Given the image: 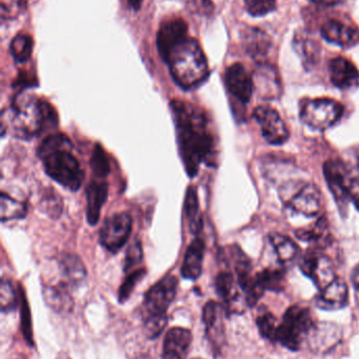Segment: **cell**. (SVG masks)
I'll list each match as a JSON object with an SVG mask.
<instances>
[{
  "mask_svg": "<svg viewBox=\"0 0 359 359\" xmlns=\"http://www.w3.org/2000/svg\"><path fill=\"white\" fill-rule=\"evenodd\" d=\"M244 44L247 52L254 59L265 57L271 48V39L265 32L256 27H248L244 32Z\"/></svg>",
  "mask_w": 359,
  "mask_h": 359,
  "instance_id": "obj_23",
  "label": "cell"
},
{
  "mask_svg": "<svg viewBox=\"0 0 359 359\" xmlns=\"http://www.w3.org/2000/svg\"><path fill=\"white\" fill-rule=\"evenodd\" d=\"M314 4H322V6H334V4H339L341 2H345L346 0H310Z\"/></svg>",
  "mask_w": 359,
  "mask_h": 359,
  "instance_id": "obj_43",
  "label": "cell"
},
{
  "mask_svg": "<svg viewBox=\"0 0 359 359\" xmlns=\"http://www.w3.org/2000/svg\"><path fill=\"white\" fill-rule=\"evenodd\" d=\"M145 270L143 269V268L134 270V271L128 274L126 280L122 283V287H120L119 299L122 303L130 297V295L132 294L133 290H134L136 285L143 280V278H145Z\"/></svg>",
  "mask_w": 359,
  "mask_h": 359,
  "instance_id": "obj_35",
  "label": "cell"
},
{
  "mask_svg": "<svg viewBox=\"0 0 359 359\" xmlns=\"http://www.w3.org/2000/svg\"><path fill=\"white\" fill-rule=\"evenodd\" d=\"M61 268L67 278V284L72 286L80 284L86 278V268L75 255H67L61 261Z\"/></svg>",
  "mask_w": 359,
  "mask_h": 359,
  "instance_id": "obj_29",
  "label": "cell"
},
{
  "mask_svg": "<svg viewBox=\"0 0 359 359\" xmlns=\"http://www.w3.org/2000/svg\"><path fill=\"white\" fill-rule=\"evenodd\" d=\"M352 284L355 287L356 290L359 291V265L356 266L352 272Z\"/></svg>",
  "mask_w": 359,
  "mask_h": 359,
  "instance_id": "obj_44",
  "label": "cell"
},
{
  "mask_svg": "<svg viewBox=\"0 0 359 359\" xmlns=\"http://www.w3.org/2000/svg\"><path fill=\"white\" fill-rule=\"evenodd\" d=\"M193 337L191 331L185 328L170 329L164 337L162 359H185L189 353Z\"/></svg>",
  "mask_w": 359,
  "mask_h": 359,
  "instance_id": "obj_17",
  "label": "cell"
},
{
  "mask_svg": "<svg viewBox=\"0 0 359 359\" xmlns=\"http://www.w3.org/2000/svg\"><path fill=\"white\" fill-rule=\"evenodd\" d=\"M185 213L189 222L190 230L197 236L202 229V217L200 212L197 189L194 186H190L185 194Z\"/></svg>",
  "mask_w": 359,
  "mask_h": 359,
  "instance_id": "obj_27",
  "label": "cell"
},
{
  "mask_svg": "<svg viewBox=\"0 0 359 359\" xmlns=\"http://www.w3.org/2000/svg\"><path fill=\"white\" fill-rule=\"evenodd\" d=\"M215 289L217 294L223 301V306L228 312L231 310L232 304L235 303L238 297L235 278L231 272H221L215 280Z\"/></svg>",
  "mask_w": 359,
  "mask_h": 359,
  "instance_id": "obj_26",
  "label": "cell"
},
{
  "mask_svg": "<svg viewBox=\"0 0 359 359\" xmlns=\"http://www.w3.org/2000/svg\"><path fill=\"white\" fill-rule=\"evenodd\" d=\"M301 272L313 280L320 290L328 286L337 278L330 257L318 251L308 252L299 262Z\"/></svg>",
  "mask_w": 359,
  "mask_h": 359,
  "instance_id": "obj_12",
  "label": "cell"
},
{
  "mask_svg": "<svg viewBox=\"0 0 359 359\" xmlns=\"http://www.w3.org/2000/svg\"><path fill=\"white\" fill-rule=\"evenodd\" d=\"M46 175L63 187L76 191L81 187L84 174L77 158L73 155V144L63 134H52L42 141L37 151Z\"/></svg>",
  "mask_w": 359,
  "mask_h": 359,
  "instance_id": "obj_2",
  "label": "cell"
},
{
  "mask_svg": "<svg viewBox=\"0 0 359 359\" xmlns=\"http://www.w3.org/2000/svg\"><path fill=\"white\" fill-rule=\"evenodd\" d=\"M328 232V223L325 217H320L314 225L307 228H301L295 232L297 238L306 242H318L326 238Z\"/></svg>",
  "mask_w": 359,
  "mask_h": 359,
  "instance_id": "obj_32",
  "label": "cell"
},
{
  "mask_svg": "<svg viewBox=\"0 0 359 359\" xmlns=\"http://www.w3.org/2000/svg\"><path fill=\"white\" fill-rule=\"evenodd\" d=\"M225 82L230 94L242 104H246L252 98L254 82L242 63H234L228 67Z\"/></svg>",
  "mask_w": 359,
  "mask_h": 359,
  "instance_id": "obj_16",
  "label": "cell"
},
{
  "mask_svg": "<svg viewBox=\"0 0 359 359\" xmlns=\"http://www.w3.org/2000/svg\"><path fill=\"white\" fill-rule=\"evenodd\" d=\"M12 113L13 128L19 138H33L58 124V117L52 105L27 95L15 98Z\"/></svg>",
  "mask_w": 359,
  "mask_h": 359,
  "instance_id": "obj_3",
  "label": "cell"
},
{
  "mask_svg": "<svg viewBox=\"0 0 359 359\" xmlns=\"http://www.w3.org/2000/svg\"><path fill=\"white\" fill-rule=\"evenodd\" d=\"M313 324L309 309L299 305L292 306L287 310L278 327L276 341L291 351H297Z\"/></svg>",
  "mask_w": 359,
  "mask_h": 359,
  "instance_id": "obj_6",
  "label": "cell"
},
{
  "mask_svg": "<svg viewBox=\"0 0 359 359\" xmlns=\"http://www.w3.org/2000/svg\"><path fill=\"white\" fill-rule=\"evenodd\" d=\"M173 79L185 90L196 88L209 76L206 56L196 40L187 38L179 44L168 62Z\"/></svg>",
  "mask_w": 359,
  "mask_h": 359,
  "instance_id": "obj_4",
  "label": "cell"
},
{
  "mask_svg": "<svg viewBox=\"0 0 359 359\" xmlns=\"http://www.w3.org/2000/svg\"><path fill=\"white\" fill-rule=\"evenodd\" d=\"M34 42L31 36L19 34L11 42L10 50L16 62H27L33 52Z\"/></svg>",
  "mask_w": 359,
  "mask_h": 359,
  "instance_id": "obj_30",
  "label": "cell"
},
{
  "mask_svg": "<svg viewBox=\"0 0 359 359\" xmlns=\"http://www.w3.org/2000/svg\"><path fill=\"white\" fill-rule=\"evenodd\" d=\"M86 194V219L90 225L98 223L100 211L109 194V185L103 180H95L89 184Z\"/></svg>",
  "mask_w": 359,
  "mask_h": 359,
  "instance_id": "obj_21",
  "label": "cell"
},
{
  "mask_svg": "<svg viewBox=\"0 0 359 359\" xmlns=\"http://www.w3.org/2000/svg\"><path fill=\"white\" fill-rule=\"evenodd\" d=\"M331 82L339 90H348L359 86L358 67L344 57H337L329 63Z\"/></svg>",
  "mask_w": 359,
  "mask_h": 359,
  "instance_id": "obj_18",
  "label": "cell"
},
{
  "mask_svg": "<svg viewBox=\"0 0 359 359\" xmlns=\"http://www.w3.org/2000/svg\"><path fill=\"white\" fill-rule=\"evenodd\" d=\"M27 212V207L23 203L18 202L10 198L6 194H1V221L8 219H20Z\"/></svg>",
  "mask_w": 359,
  "mask_h": 359,
  "instance_id": "obj_33",
  "label": "cell"
},
{
  "mask_svg": "<svg viewBox=\"0 0 359 359\" xmlns=\"http://www.w3.org/2000/svg\"><path fill=\"white\" fill-rule=\"evenodd\" d=\"M206 244L200 238H194L185 251V259L181 266V274L187 280H195L202 271Z\"/></svg>",
  "mask_w": 359,
  "mask_h": 359,
  "instance_id": "obj_22",
  "label": "cell"
},
{
  "mask_svg": "<svg viewBox=\"0 0 359 359\" xmlns=\"http://www.w3.org/2000/svg\"><path fill=\"white\" fill-rule=\"evenodd\" d=\"M280 198L291 210L308 217H316L322 210V194L311 183L287 182L282 186Z\"/></svg>",
  "mask_w": 359,
  "mask_h": 359,
  "instance_id": "obj_5",
  "label": "cell"
},
{
  "mask_svg": "<svg viewBox=\"0 0 359 359\" xmlns=\"http://www.w3.org/2000/svg\"><path fill=\"white\" fill-rule=\"evenodd\" d=\"M195 359H202V358H195Z\"/></svg>",
  "mask_w": 359,
  "mask_h": 359,
  "instance_id": "obj_47",
  "label": "cell"
},
{
  "mask_svg": "<svg viewBox=\"0 0 359 359\" xmlns=\"http://www.w3.org/2000/svg\"><path fill=\"white\" fill-rule=\"evenodd\" d=\"M343 105L333 99H305L301 103L299 117L313 130H326L343 117Z\"/></svg>",
  "mask_w": 359,
  "mask_h": 359,
  "instance_id": "obj_7",
  "label": "cell"
},
{
  "mask_svg": "<svg viewBox=\"0 0 359 359\" xmlns=\"http://www.w3.org/2000/svg\"><path fill=\"white\" fill-rule=\"evenodd\" d=\"M188 38V25L183 19L174 18L162 23L157 34L159 55L166 62L173 50Z\"/></svg>",
  "mask_w": 359,
  "mask_h": 359,
  "instance_id": "obj_15",
  "label": "cell"
},
{
  "mask_svg": "<svg viewBox=\"0 0 359 359\" xmlns=\"http://www.w3.org/2000/svg\"><path fill=\"white\" fill-rule=\"evenodd\" d=\"M143 253L139 241L133 243L126 251V262H124V271L129 272L136 267L143 261Z\"/></svg>",
  "mask_w": 359,
  "mask_h": 359,
  "instance_id": "obj_38",
  "label": "cell"
},
{
  "mask_svg": "<svg viewBox=\"0 0 359 359\" xmlns=\"http://www.w3.org/2000/svg\"><path fill=\"white\" fill-rule=\"evenodd\" d=\"M42 204H44V210L48 212V215H60L63 205H61L60 198H58V196H48L42 201Z\"/></svg>",
  "mask_w": 359,
  "mask_h": 359,
  "instance_id": "obj_41",
  "label": "cell"
},
{
  "mask_svg": "<svg viewBox=\"0 0 359 359\" xmlns=\"http://www.w3.org/2000/svg\"><path fill=\"white\" fill-rule=\"evenodd\" d=\"M349 303V289L343 278H337L332 283L320 290L316 305L322 310H339Z\"/></svg>",
  "mask_w": 359,
  "mask_h": 359,
  "instance_id": "obj_19",
  "label": "cell"
},
{
  "mask_svg": "<svg viewBox=\"0 0 359 359\" xmlns=\"http://www.w3.org/2000/svg\"><path fill=\"white\" fill-rule=\"evenodd\" d=\"M132 232V217L129 213H115L105 219L99 232L100 244L112 253L118 252L128 242Z\"/></svg>",
  "mask_w": 359,
  "mask_h": 359,
  "instance_id": "obj_10",
  "label": "cell"
},
{
  "mask_svg": "<svg viewBox=\"0 0 359 359\" xmlns=\"http://www.w3.org/2000/svg\"><path fill=\"white\" fill-rule=\"evenodd\" d=\"M257 284L263 291L282 292L286 285L285 272L280 269H265L255 276Z\"/></svg>",
  "mask_w": 359,
  "mask_h": 359,
  "instance_id": "obj_28",
  "label": "cell"
},
{
  "mask_svg": "<svg viewBox=\"0 0 359 359\" xmlns=\"http://www.w3.org/2000/svg\"><path fill=\"white\" fill-rule=\"evenodd\" d=\"M253 116L261 126V134L268 143L282 145L289 140L290 133L276 109L261 105L255 109Z\"/></svg>",
  "mask_w": 359,
  "mask_h": 359,
  "instance_id": "obj_11",
  "label": "cell"
},
{
  "mask_svg": "<svg viewBox=\"0 0 359 359\" xmlns=\"http://www.w3.org/2000/svg\"><path fill=\"white\" fill-rule=\"evenodd\" d=\"M90 163L93 172L98 179L105 178L111 172L109 157L100 144L95 145Z\"/></svg>",
  "mask_w": 359,
  "mask_h": 359,
  "instance_id": "obj_31",
  "label": "cell"
},
{
  "mask_svg": "<svg viewBox=\"0 0 359 359\" xmlns=\"http://www.w3.org/2000/svg\"><path fill=\"white\" fill-rule=\"evenodd\" d=\"M178 280L174 276H166L149 289L143 299L145 320L168 318L167 311L175 299Z\"/></svg>",
  "mask_w": 359,
  "mask_h": 359,
  "instance_id": "obj_8",
  "label": "cell"
},
{
  "mask_svg": "<svg viewBox=\"0 0 359 359\" xmlns=\"http://www.w3.org/2000/svg\"><path fill=\"white\" fill-rule=\"evenodd\" d=\"M227 314L223 304L210 301L202 310V320L206 326V334L215 354H219L226 345V330L223 318Z\"/></svg>",
  "mask_w": 359,
  "mask_h": 359,
  "instance_id": "obj_13",
  "label": "cell"
},
{
  "mask_svg": "<svg viewBox=\"0 0 359 359\" xmlns=\"http://www.w3.org/2000/svg\"><path fill=\"white\" fill-rule=\"evenodd\" d=\"M270 243L275 250L278 259L282 264H289L299 259V247L294 241L280 233H271L269 236Z\"/></svg>",
  "mask_w": 359,
  "mask_h": 359,
  "instance_id": "obj_25",
  "label": "cell"
},
{
  "mask_svg": "<svg viewBox=\"0 0 359 359\" xmlns=\"http://www.w3.org/2000/svg\"><path fill=\"white\" fill-rule=\"evenodd\" d=\"M324 176L341 212H346L350 202V190L355 176L341 160L330 159L324 164Z\"/></svg>",
  "mask_w": 359,
  "mask_h": 359,
  "instance_id": "obj_9",
  "label": "cell"
},
{
  "mask_svg": "<svg viewBox=\"0 0 359 359\" xmlns=\"http://www.w3.org/2000/svg\"><path fill=\"white\" fill-rule=\"evenodd\" d=\"M358 168H359V156H358Z\"/></svg>",
  "mask_w": 359,
  "mask_h": 359,
  "instance_id": "obj_46",
  "label": "cell"
},
{
  "mask_svg": "<svg viewBox=\"0 0 359 359\" xmlns=\"http://www.w3.org/2000/svg\"><path fill=\"white\" fill-rule=\"evenodd\" d=\"M257 328L261 337L270 341H276L278 330L280 325L278 324L275 316L271 312H263L257 316Z\"/></svg>",
  "mask_w": 359,
  "mask_h": 359,
  "instance_id": "obj_34",
  "label": "cell"
},
{
  "mask_svg": "<svg viewBox=\"0 0 359 359\" xmlns=\"http://www.w3.org/2000/svg\"><path fill=\"white\" fill-rule=\"evenodd\" d=\"M343 339V330L339 325L330 322L314 323L307 334L310 350L315 354L332 352Z\"/></svg>",
  "mask_w": 359,
  "mask_h": 359,
  "instance_id": "obj_14",
  "label": "cell"
},
{
  "mask_svg": "<svg viewBox=\"0 0 359 359\" xmlns=\"http://www.w3.org/2000/svg\"><path fill=\"white\" fill-rule=\"evenodd\" d=\"M350 201L355 205L356 209L359 210V178L355 177L351 190H350Z\"/></svg>",
  "mask_w": 359,
  "mask_h": 359,
  "instance_id": "obj_42",
  "label": "cell"
},
{
  "mask_svg": "<svg viewBox=\"0 0 359 359\" xmlns=\"http://www.w3.org/2000/svg\"><path fill=\"white\" fill-rule=\"evenodd\" d=\"M129 4L133 10L138 11L143 4V0H128Z\"/></svg>",
  "mask_w": 359,
  "mask_h": 359,
  "instance_id": "obj_45",
  "label": "cell"
},
{
  "mask_svg": "<svg viewBox=\"0 0 359 359\" xmlns=\"http://www.w3.org/2000/svg\"><path fill=\"white\" fill-rule=\"evenodd\" d=\"M247 11L252 16H265L276 8V0H244Z\"/></svg>",
  "mask_w": 359,
  "mask_h": 359,
  "instance_id": "obj_36",
  "label": "cell"
},
{
  "mask_svg": "<svg viewBox=\"0 0 359 359\" xmlns=\"http://www.w3.org/2000/svg\"><path fill=\"white\" fill-rule=\"evenodd\" d=\"M187 6L192 13L202 16H210L214 12V4L211 0H188Z\"/></svg>",
  "mask_w": 359,
  "mask_h": 359,
  "instance_id": "obj_39",
  "label": "cell"
},
{
  "mask_svg": "<svg viewBox=\"0 0 359 359\" xmlns=\"http://www.w3.org/2000/svg\"><path fill=\"white\" fill-rule=\"evenodd\" d=\"M2 312H11L16 308L17 294L12 284L6 280H2L1 297H0Z\"/></svg>",
  "mask_w": 359,
  "mask_h": 359,
  "instance_id": "obj_37",
  "label": "cell"
},
{
  "mask_svg": "<svg viewBox=\"0 0 359 359\" xmlns=\"http://www.w3.org/2000/svg\"><path fill=\"white\" fill-rule=\"evenodd\" d=\"M170 107L176 126L179 155L187 174L195 177L202 163L212 165L216 159V143L209 120L190 103L172 100Z\"/></svg>",
  "mask_w": 359,
  "mask_h": 359,
  "instance_id": "obj_1",
  "label": "cell"
},
{
  "mask_svg": "<svg viewBox=\"0 0 359 359\" xmlns=\"http://www.w3.org/2000/svg\"><path fill=\"white\" fill-rule=\"evenodd\" d=\"M322 37L331 43L339 46H353L359 42V29L353 25H346L339 20L327 21L322 29Z\"/></svg>",
  "mask_w": 359,
  "mask_h": 359,
  "instance_id": "obj_20",
  "label": "cell"
},
{
  "mask_svg": "<svg viewBox=\"0 0 359 359\" xmlns=\"http://www.w3.org/2000/svg\"><path fill=\"white\" fill-rule=\"evenodd\" d=\"M44 297L48 307L56 312H69L73 308V299L69 292L67 284L58 286L46 287L44 289Z\"/></svg>",
  "mask_w": 359,
  "mask_h": 359,
  "instance_id": "obj_24",
  "label": "cell"
},
{
  "mask_svg": "<svg viewBox=\"0 0 359 359\" xmlns=\"http://www.w3.org/2000/svg\"><path fill=\"white\" fill-rule=\"evenodd\" d=\"M27 8V0H1L2 16L15 17Z\"/></svg>",
  "mask_w": 359,
  "mask_h": 359,
  "instance_id": "obj_40",
  "label": "cell"
}]
</instances>
